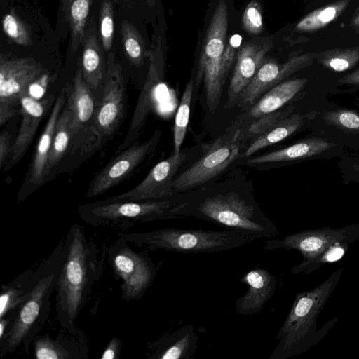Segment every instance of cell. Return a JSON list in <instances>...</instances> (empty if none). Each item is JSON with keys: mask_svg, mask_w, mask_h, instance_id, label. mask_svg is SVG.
I'll return each instance as SVG.
<instances>
[{"mask_svg": "<svg viewBox=\"0 0 359 359\" xmlns=\"http://www.w3.org/2000/svg\"><path fill=\"white\" fill-rule=\"evenodd\" d=\"M35 354L38 359H62L68 355L57 343L46 338L39 339L35 343Z\"/></svg>", "mask_w": 359, "mask_h": 359, "instance_id": "cell-38", "label": "cell"}, {"mask_svg": "<svg viewBox=\"0 0 359 359\" xmlns=\"http://www.w3.org/2000/svg\"><path fill=\"white\" fill-rule=\"evenodd\" d=\"M343 269L334 271L314 289L297 294L290 311L279 330V340L269 359H287L299 355L318 344L338 321L328 320L319 330L317 317L336 288Z\"/></svg>", "mask_w": 359, "mask_h": 359, "instance_id": "cell-1", "label": "cell"}, {"mask_svg": "<svg viewBox=\"0 0 359 359\" xmlns=\"http://www.w3.org/2000/svg\"><path fill=\"white\" fill-rule=\"evenodd\" d=\"M242 145L243 126L234 124L199 160L176 177L174 193L194 190L218 176L238 158Z\"/></svg>", "mask_w": 359, "mask_h": 359, "instance_id": "cell-8", "label": "cell"}, {"mask_svg": "<svg viewBox=\"0 0 359 359\" xmlns=\"http://www.w3.org/2000/svg\"><path fill=\"white\" fill-rule=\"evenodd\" d=\"M292 112V107H290L285 109H279L264 115L257 118V120L249 126L248 133L250 135L257 137L290 116Z\"/></svg>", "mask_w": 359, "mask_h": 359, "instance_id": "cell-36", "label": "cell"}, {"mask_svg": "<svg viewBox=\"0 0 359 359\" xmlns=\"http://www.w3.org/2000/svg\"><path fill=\"white\" fill-rule=\"evenodd\" d=\"M351 26L353 29L359 31V9L355 12L351 20Z\"/></svg>", "mask_w": 359, "mask_h": 359, "instance_id": "cell-45", "label": "cell"}, {"mask_svg": "<svg viewBox=\"0 0 359 359\" xmlns=\"http://www.w3.org/2000/svg\"><path fill=\"white\" fill-rule=\"evenodd\" d=\"M122 238L151 250L198 254L232 250L250 243L257 238L251 233L232 229L212 231L163 228L126 234Z\"/></svg>", "mask_w": 359, "mask_h": 359, "instance_id": "cell-3", "label": "cell"}, {"mask_svg": "<svg viewBox=\"0 0 359 359\" xmlns=\"http://www.w3.org/2000/svg\"><path fill=\"white\" fill-rule=\"evenodd\" d=\"M57 279V309L61 321L74 325L90 280V248L81 228L72 226Z\"/></svg>", "mask_w": 359, "mask_h": 359, "instance_id": "cell-5", "label": "cell"}, {"mask_svg": "<svg viewBox=\"0 0 359 359\" xmlns=\"http://www.w3.org/2000/svg\"><path fill=\"white\" fill-rule=\"evenodd\" d=\"M93 0H67V16L71 29L70 46L76 51L81 45Z\"/></svg>", "mask_w": 359, "mask_h": 359, "instance_id": "cell-27", "label": "cell"}, {"mask_svg": "<svg viewBox=\"0 0 359 359\" xmlns=\"http://www.w3.org/2000/svg\"><path fill=\"white\" fill-rule=\"evenodd\" d=\"M121 37L124 50L131 62L140 65L143 58V47L140 34L127 21L121 25Z\"/></svg>", "mask_w": 359, "mask_h": 359, "instance_id": "cell-32", "label": "cell"}, {"mask_svg": "<svg viewBox=\"0 0 359 359\" xmlns=\"http://www.w3.org/2000/svg\"><path fill=\"white\" fill-rule=\"evenodd\" d=\"M241 41L239 35H233L226 42L222 57V67L225 75L230 70L233 62L236 59L238 47Z\"/></svg>", "mask_w": 359, "mask_h": 359, "instance_id": "cell-40", "label": "cell"}, {"mask_svg": "<svg viewBox=\"0 0 359 359\" xmlns=\"http://www.w3.org/2000/svg\"><path fill=\"white\" fill-rule=\"evenodd\" d=\"M6 325H8L7 320H5L4 319H1V323H0V337L1 339L4 337V330H6Z\"/></svg>", "mask_w": 359, "mask_h": 359, "instance_id": "cell-46", "label": "cell"}, {"mask_svg": "<svg viewBox=\"0 0 359 359\" xmlns=\"http://www.w3.org/2000/svg\"><path fill=\"white\" fill-rule=\"evenodd\" d=\"M161 79L162 75L159 69L152 61L144 85L138 97L127 134L116 152H121L131 146L137 138L149 111L154 107L155 90L161 82Z\"/></svg>", "mask_w": 359, "mask_h": 359, "instance_id": "cell-22", "label": "cell"}, {"mask_svg": "<svg viewBox=\"0 0 359 359\" xmlns=\"http://www.w3.org/2000/svg\"><path fill=\"white\" fill-rule=\"evenodd\" d=\"M338 81L345 84L359 85V69L346 75Z\"/></svg>", "mask_w": 359, "mask_h": 359, "instance_id": "cell-44", "label": "cell"}, {"mask_svg": "<svg viewBox=\"0 0 359 359\" xmlns=\"http://www.w3.org/2000/svg\"><path fill=\"white\" fill-rule=\"evenodd\" d=\"M2 27L5 34L15 43L26 46L30 37L24 24L13 13L6 14L2 19Z\"/></svg>", "mask_w": 359, "mask_h": 359, "instance_id": "cell-35", "label": "cell"}, {"mask_svg": "<svg viewBox=\"0 0 359 359\" xmlns=\"http://www.w3.org/2000/svg\"><path fill=\"white\" fill-rule=\"evenodd\" d=\"M160 137L161 131L156 130L148 140L121 151L95 176L88 188L87 197L102 194L128 177L154 151Z\"/></svg>", "mask_w": 359, "mask_h": 359, "instance_id": "cell-14", "label": "cell"}, {"mask_svg": "<svg viewBox=\"0 0 359 359\" xmlns=\"http://www.w3.org/2000/svg\"><path fill=\"white\" fill-rule=\"evenodd\" d=\"M247 285L244 295L235 302L237 312L243 316H253L259 313L264 305L273 297L276 288V276L267 269L255 267L240 279Z\"/></svg>", "mask_w": 359, "mask_h": 359, "instance_id": "cell-19", "label": "cell"}, {"mask_svg": "<svg viewBox=\"0 0 359 359\" xmlns=\"http://www.w3.org/2000/svg\"><path fill=\"white\" fill-rule=\"evenodd\" d=\"M242 25L250 34L258 35L263 29L262 15L259 4L251 1L245 7L242 16Z\"/></svg>", "mask_w": 359, "mask_h": 359, "instance_id": "cell-37", "label": "cell"}, {"mask_svg": "<svg viewBox=\"0 0 359 359\" xmlns=\"http://www.w3.org/2000/svg\"><path fill=\"white\" fill-rule=\"evenodd\" d=\"M184 201L162 198L150 201H103L79 208L83 221L93 226L114 225L123 222H145L181 217L177 209Z\"/></svg>", "mask_w": 359, "mask_h": 359, "instance_id": "cell-6", "label": "cell"}, {"mask_svg": "<svg viewBox=\"0 0 359 359\" xmlns=\"http://www.w3.org/2000/svg\"><path fill=\"white\" fill-rule=\"evenodd\" d=\"M27 292L24 293L21 292L20 290H17L13 287L5 288V291L1 292L0 297L1 318L6 316L8 311H11V309L15 307L18 304H21V302H23L25 300Z\"/></svg>", "mask_w": 359, "mask_h": 359, "instance_id": "cell-39", "label": "cell"}, {"mask_svg": "<svg viewBox=\"0 0 359 359\" xmlns=\"http://www.w3.org/2000/svg\"><path fill=\"white\" fill-rule=\"evenodd\" d=\"M82 45L81 72L83 78L98 100L102 88L106 64L98 42L94 22L86 27Z\"/></svg>", "mask_w": 359, "mask_h": 359, "instance_id": "cell-20", "label": "cell"}, {"mask_svg": "<svg viewBox=\"0 0 359 359\" xmlns=\"http://www.w3.org/2000/svg\"><path fill=\"white\" fill-rule=\"evenodd\" d=\"M271 48V43L268 41L248 43L238 50L229 86L226 107L237 104L238 97L250 83Z\"/></svg>", "mask_w": 359, "mask_h": 359, "instance_id": "cell-18", "label": "cell"}, {"mask_svg": "<svg viewBox=\"0 0 359 359\" xmlns=\"http://www.w3.org/2000/svg\"><path fill=\"white\" fill-rule=\"evenodd\" d=\"M125 93L122 68L116 62L114 53H110L93 121V135L99 144L118 130L124 114Z\"/></svg>", "mask_w": 359, "mask_h": 359, "instance_id": "cell-9", "label": "cell"}, {"mask_svg": "<svg viewBox=\"0 0 359 359\" xmlns=\"http://www.w3.org/2000/svg\"><path fill=\"white\" fill-rule=\"evenodd\" d=\"M358 240L359 224H353L340 229L324 227L304 230L282 238L269 239L264 243L263 248L298 250L303 259L291 271L293 274H309L323 264L341 259L348 250V245Z\"/></svg>", "mask_w": 359, "mask_h": 359, "instance_id": "cell-4", "label": "cell"}, {"mask_svg": "<svg viewBox=\"0 0 359 359\" xmlns=\"http://www.w3.org/2000/svg\"><path fill=\"white\" fill-rule=\"evenodd\" d=\"M65 88L58 95L51 109L46 127L38 142L34 158L30 168L28 182L34 185H40L44 181L46 174L47 163L50 151L53 138L58 117L65 105Z\"/></svg>", "mask_w": 359, "mask_h": 359, "instance_id": "cell-21", "label": "cell"}, {"mask_svg": "<svg viewBox=\"0 0 359 359\" xmlns=\"http://www.w3.org/2000/svg\"><path fill=\"white\" fill-rule=\"evenodd\" d=\"M351 0H339L327 6L313 11L296 25L299 32H311L324 27L338 17L348 5Z\"/></svg>", "mask_w": 359, "mask_h": 359, "instance_id": "cell-29", "label": "cell"}, {"mask_svg": "<svg viewBox=\"0 0 359 359\" xmlns=\"http://www.w3.org/2000/svg\"><path fill=\"white\" fill-rule=\"evenodd\" d=\"M315 55L305 54L295 56L284 63L274 61L263 62L238 97L237 104L242 107H252L270 88L294 72L309 65Z\"/></svg>", "mask_w": 359, "mask_h": 359, "instance_id": "cell-16", "label": "cell"}, {"mask_svg": "<svg viewBox=\"0 0 359 359\" xmlns=\"http://www.w3.org/2000/svg\"><path fill=\"white\" fill-rule=\"evenodd\" d=\"M67 104L69 114L70 149L89 151L99 146L93 132V121L95 116L97 99L85 82L79 68L65 88Z\"/></svg>", "mask_w": 359, "mask_h": 359, "instance_id": "cell-10", "label": "cell"}, {"mask_svg": "<svg viewBox=\"0 0 359 359\" xmlns=\"http://www.w3.org/2000/svg\"><path fill=\"white\" fill-rule=\"evenodd\" d=\"M54 96L50 95L38 100L24 95L20 100L22 116L18 134L13 143L11 158L5 165L8 170L17 163L29 148L39 123L48 109L55 103Z\"/></svg>", "mask_w": 359, "mask_h": 359, "instance_id": "cell-17", "label": "cell"}, {"mask_svg": "<svg viewBox=\"0 0 359 359\" xmlns=\"http://www.w3.org/2000/svg\"><path fill=\"white\" fill-rule=\"evenodd\" d=\"M334 146V144L321 138H310L278 150L248 158L247 162L249 165H254L300 160L319 154Z\"/></svg>", "mask_w": 359, "mask_h": 359, "instance_id": "cell-25", "label": "cell"}, {"mask_svg": "<svg viewBox=\"0 0 359 359\" xmlns=\"http://www.w3.org/2000/svg\"><path fill=\"white\" fill-rule=\"evenodd\" d=\"M45 73L32 58H0V126L20 114V100L29 86Z\"/></svg>", "mask_w": 359, "mask_h": 359, "instance_id": "cell-11", "label": "cell"}, {"mask_svg": "<svg viewBox=\"0 0 359 359\" xmlns=\"http://www.w3.org/2000/svg\"><path fill=\"white\" fill-rule=\"evenodd\" d=\"M71 141L69 114L65 106L58 117L49 154L46 174L55 167L65 154Z\"/></svg>", "mask_w": 359, "mask_h": 359, "instance_id": "cell-28", "label": "cell"}, {"mask_svg": "<svg viewBox=\"0 0 359 359\" xmlns=\"http://www.w3.org/2000/svg\"><path fill=\"white\" fill-rule=\"evenodd\" d=\"M114 269L121 279L123 299L140 298L153 281L156 268L145 255L121 246L113 257Z\"/></svg>", "mask_w": 359, "mask_h": 359, "instance_id": "cell-15", "label": "cell"}, {"mask_svg": "<svg viewBox=\"0 0 359 359\" xmlns=\"http://www.w3.org/2000/svg\"><path fill=\"white\" fill-rule=\"evenodd\" d=\"M194 85L187 83L175 118L173 128L174 154H179L189 124Z\"/></svg>", "mask_w": 359, "mask_h": 359, "instance_id": "cell-30", "label": "cell"}, {"mask_svg": "<svg viewBox=\"0 0 359 359\" xmlns=\"http://www.w3.org/2000/svg\"><path fill=\"white\" fill-rule=\"evenodd\" d=\"M178 214L197 217L226 226L247 231L257 238L279 235L276 226L250 199L235 191L209 195L196 202L184 201Z\"/></svg>", "mask_w": 359, "mask_h": 359, "instance_id": "cell-2", "label": "cell"}, {"mask_svg": "<svg viewBox=\"0 0 359 359\" xmlns=\"http://www.w3.org/2000/svg\"><path fill=\"white\" fill-rule=\"evenodd\" d=\"M13 144H11V136L7 131L0 135V168L6 165L8 155H11Z\"/></svg>", "mask_w": 359, "mask_h": 359, "instance_id": "cell-42", "label": "cell"}, {"mask_svg": "<svg viewBox=\"0 0 359 359\" xmlns=\"http://www.w3.org/2000/svg\"><path fill=\"white\" fill-rule=\"evenodd\" d=\"M228 29V10L225 0H219L206 32L196 76V83H203L210 111L217 109L226 75L222 57Z\"/></svg>", "mask_w": 359, "mask_h": 359, "instance_id": "cell-7", "label": "cell"}, {"mask_svg": "<svg viewBox=\"0 0 359 359\" xmlns=\"http://www.w3.org/2000/svg\"><path fill=\"white\" fill-rule=\"evenodd\" d=\"M304 123V116L292 114L257 136L246 149L245 156L248 157L255 152L288 137L299 129Z\"/></svg>", "mask_w": 359, "mask_h": 359, "instance_id": "cell-26", "label": "cell"}, {"mask_svg": "<svg viewBox=\"0 0 359 359\" xmlns=\"http://www.w3.org/2000/svg\"><path fill=\"white\" fill-rule=\"evenodd\" d=\"M100 36L102 48L108 52L113 43L114 36V12L111 0H104L101 6L100 13Z\"/></svg>", "mask_w": 359, "mask_h": 359, "instance_id": "cell-34", "label": "cell"}, {"mask_svg": "<svg viewBox=\"0 0 359 359\" xmlns=\"http://www.w3.org/2000/svg\"><path fill=\"white\" fill-rule=\"evenodd\" d=\"M306 82V79L299 78L279 83L266 91L251 107L248 115L257 119L280 109L304 88Z\"/></svg>", "mask_w": 359, "mask_h": 359, "instance_id": "cell-24", "label": "cell"}, {"mask_svg": "<svg viewBox=\"0 0 359 359\" xmlns=\"http://www.w3.org/2000/svg\"><path fill=\"white\" fill-rule=\"evenodd\" d=\"M198 336L192 325L165 334L154 345L152 358L191 359L198 347Z\"/></svg>", "mask_w": 359, "mask_h": 359, "instance_id": "cell-23", "label": "cell"}, {"mask_svg": "<svg viewBox=\"0 0 359 359\" xmlns=\"http://www.w3.org/2000/svg\"><path fill=\"white\" fill-rule=\"evenodd\" d=\"M60 269L47 271L33 280L11 329L5 334L2 353L13 352L36 325L56 284Z\"/></svg>", "mask_w": 359, "mask_h": 359, "instance_id": "cell-12", "label": "cell"}, {"mask_svg": "<svg viewBox=\"0 0 359 359\" xmlns=\"http://www.w3.org/2000/svg\"><path fill=\"white\" fill-rule=\"evenodd\" d=\"M118 350V341L116 338L109 344L102 355V359H114Z\"/></svg>", "mask_w": 359, "mask_h": 359, "instance_id": "cell-43", "label": "cell"}, {"mask_svg": "<svg viewBox=\"0 0 359 359\" xmlns=\"http://www.w3.org/2000/svg\"><path fill=\"white\" fill-rule=\"evenodd\" d=\"M355 169L356 170L359 171V165H356V166L355 167Z\"/></svg>", "mask_w": 359, "mask_h": 359, "instance_id": "cell-47", "label": "cell"}, {"mask_svg": "<svg viewBox=\"0 0 359 359\" xmlns=\"http://www.w3.org/2000/svg\"><path fill=\"white\" fill-rule=\"evenodd\" d=\"M187 161V154L181 151L158 163L146 177L133 189L105 201H150L171 196L173 183L180 168Z\"/></svg>", "mask_w": 359, "mask_h": 359, "instance_id": "cell-13", "label": "cell"}, {"mask_svg": "<svg viewBox=\"0 0 359 359\" xmlns=\"http://www.w3.org/2000/svg\"><path fill=\"white\" fill-rule=\"evenodd\" d=\"M50 80L48 74L44 73L29 86L26 95L38 100L43 99Z\"/></svg>", "mask_w": 359, "mask_h": 359, "instance_id": "cell-41", "label": "cell"}, {"mask_svg": "<svg viewBox=\"0 0 359 359\" xmlns=\"http://www.w3.org/2000/svg\"><path fill=\"white\" fill-rule=\"evenodd\" d=\"M319 63L335 72L353 67L359 61V47L335 49L316 54Z\"/></svg>", "mask_w": 359, "mask_h": 359, "instance_id": "cell-31", "label": "cell"}, {"mask_svg": "<svg viewBox=\"0 0 359 359\" xmlns=\"http://www.w3.org/2000/svg\"><path fill=\"white\" fill-rule=\"evenodd\" d=\"M328 124L351 133H359V114L348 109L325 111L323 115Z\"/></svg>", "mask_w": 359, "mask_h": 359, "instance_id": "cell-33", "label": "cell"}]
</instances>
